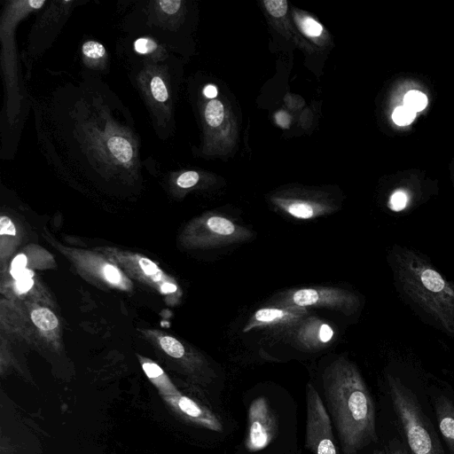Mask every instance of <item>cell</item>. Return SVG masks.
I'll use <instances>...</instances> for the list:
<instances>
[{
    "label": "cell",
    "instance_id": "6",
    "mask_svg": "<svg viewBox=\"0 0 454 454\" xmlns=\"http://www.w3.org/2000/svg\"><path fill=\"white\" fill-rule=\"evenodd\" d=\"M278 418L264 396L255 398L248 408L245 447L250 452L260 451L276 438Z\"/></svg>",
    "mask_w": 454,
    "mask_h": 454
},
{
    "label": "cell",
    "instance_id": "24",
    "mask_svg": "<svg viewBox=\"0 0 454 454\" xmlns=\"http://www.w3.org/2000/svg\"><path fill=\"white\" fill-rule=\"evenodd\" d=\"M134 48L140 54H148L157 49V43L150 38L141 37L135 41Z\"/></svg>",
    "mask_w": 454,
    "mask_h": 454
},
{
    "label": "cell",
    "instance_id": "2",
    "mask_svg": "<svg viewBox=\"0 0 454 454\" xmlns=\"http://www.w3.org/2000/svg\"><path fill=\"white\" fill-rule=\"evenodd\" d=\"M395 289L421 317L454 340V284L421 254L399 245L390 253Z\"/></svg>",
    "mask_w": 454,
    "mask_h": 454
},
{
    "label": "cell",
    "instance_id": "36",
    "mask_svg": "<svg viewBox=\"0 0 454 454\" xmlns=\"http://www.w3.org/2000/svg\"><path fill=\"white\" fill-rule=\"evenodd\" d=\"M161 289L165 293H174L176 291V286L170 283H165L162 285Z\"/></svg>",
    "mask_w": 454,
    "mask_h": 454
},
{
    "label": "cell",
    "instance_id": "23",
    "mask_svg": "<svg viewBox=\"0 0 454 454\" xmlns=\"http://www.w3.org/2000/svg\"><path fill=\"white\" fill-rule=\"evenodd\" d=\"M302 31L309 36H319L323 31L322 26L310 17H305L301 21Z\"/></svg>",
    "mask_w": 454,
    "mask_h": 454
},
{
    "label": "cell",
    "instance_id": "16",
    "mask_svg": "<svg viewBox=\"0 0 454 454\" xmlns=\"http://www.w3.org/2000/svg\"><path fill=\"white\" fill-rule=\"evenodd\" d=\"M160 344L162 349L170 356L181 358L184 356L185 350L180 341L170 336L161 337Z\"/></svg>",
    "mask_w": 454,
    "mask_h": 454
},
{
    "label": "cell",
    "instance_id": "7",
    "mask_svg": "<svg viewBox=\"0 0 454 454\" xmlns=\"http://www.w3.org/2000/svg\"><path fill=\"white\" fill-rule=\"evenodd\" d=\"M307 316L309 310L305 308L270 305L258 309L248 319L243 332L270 329L291 333Z\"/></svg>",
    "mask_w": 454,
    "mask_h": 454
},
{
    "label": "cell",
    "instance_id": "21",
    "mask_svg": "<svg viewBox=\"0 0 454 454\" xmlns=\"http://www.w3.org/2000/svg\"><path fill=\"white\" fill-rule=\"evenodd\" d=\"M151 91L153 97L159 102H165L168 98L167 87L159 76H154L151 81Z\"/></svg>",
    "mask_w": 454,
    "mask_h": 454
},
{
    "label": "cell",
    "instance_id": "37",
    "mask_svg": "<svg viewBox=\"0 0 454 454\" xmlns=\"http://www.w3.org/2000/svg\"><path fill=\"white\" fill-rule=\"evenodd\" d=\"M44 1H35V0H31V1H28V4L30 5V7L34 8V9H38L40 8L42 5L44 4Z\"/></svg>",
    "mask_w": 454,
    "mask_h": 454
},
{
    "label": "cell",
    "instance_id": "14",
    "mask_svg": "<svg viewBox=\"0 0 454 454\" xmlns=\"http://www.w3.org/2000/svg\"><path fill=\"white\" fill-rule=\"evenodd\" d=\"M31 319L38 328L44 331L52 330L59 324L56 316L45 308L35 309L31 314Z\"/></svg>",
    "mask_w": 454,
    "mask_h": 454
},
{
    "label": "cell",
    "instance_id": "30",
    "mask_svg": "<svg viewBox=\"0 0 454 454\" xmlns=\"http://www.w3.org/2000/svg\"><path fill=\"white\" fill-rule=\"evenodd\" d=\"M105 276L111 283H118L121 276L116 268L112 265H106L104 268Z\"/></svg>",
    "mask_w": 454,
    "mask_h": 454
},
{
    "label": "cell",
    "instance_id": "29",
    "mask_svg": "<svg viewBox=\"0 0 454 454\" xmlns=\"http://www.w3.org/2000/svg\"><path fill=\"white\" fill-rule=\"evenodd\" d=\"M0 234H7L12 236L16 234L15 226L7 216H1L0 218Z\"/></svg>",
    "mask_w": 454,
    "mask_h": 454
},
{
    "label": "cell",
    "instance_id": "17",
    "mask_svg": "<svg viewBox=\"0 0 454 454\" xmlns=\"http://www.w3.org/2000/svg\"><path fill=\"white\" fill-rule=\"evenodd\" d=\"M427 105V96L419 90H411L404 96V106L414 112L422 111Z\"/></svg>",
    "mask_w": 454,
    "mask_h": 454
},
{
    "label": "cell",
    "instance_id": "8",
    "mask_svg": "<svg viewBox=\"0 0 454 454\" xmlns=\"http://www.w3.org/2000/svg\"><path fill=\"white\" fill-rule=\"evenodd\" d=\"M162 397L171 409L184 420L211 431H223V426L220 418L203 404L183 395L180 392Z\"/></svg>",
    "mask_w": 454,
    "mask_h": 454
},
{
    "label": "cell",
    "instance_id": "9",
    "mask_svg": "<svg viewBox=\"0 0 454 454\" xmlns=\"http://www.w3.org/2000/svg\"><path fill=\"white\" fill-rule=\"evenodd\" d=\"M293 341L300 349L318 351L333 340V327L316 316H307L291 333Z\"/></svg>",
    "mask_w": 454,
    "mask_h": 454
},
{
    "label": "cell",
    "instance_id": "15",
    "mask_svg": "<svg viewBox=\"0 0 454 454\" xmlns=\"http://www.w3.org/2000/svg\"><path fill=\"white\" fill-rule=\"evenodd\" d=\"M224 117V108L223 104L216 99L209 101L205 109V118L207 124L211 127L219 126Z\"/></svg>",
    "mask_w": 454,
    "mask_h": 454
},
{
    "label": "cell",
    "instance_id": "5",
    "mask_svg": "<svg viewBox=\"0 0 454 454\" xmlns=\"http://www.w3.org/2000/svg\"><path fill=\"white\" fill-rule=\"evenodd\" d=\"M306 436L305 447L313 454H339L331 419L315 387H306Z\"/></svg>",
    "mask_w": 454,
    "mask_h": 454
},
{
    "label": "cell",
    "instance_id": "32",
    "mask_svg": "<svg viewBox=\"0 0 454 454\" xmlns=\"http://www.w3.org/2000/svg\"><path fill=\"white\" fill-rule=\"evenodd\" d=\"M276 122L286 129L289 127L291 116L284 111L278 112L275 115Z\"/></svg>",
    "mask_w": 454,
    "mask_h": 454
},
{
    "label": "cell",
    "instance_id": "4",
    "mask_svg": "<svg viewBox=\"0 0 454 454\" xmlns=\"http://www.w3.org/2000/svg\"><path fill=\"white\" fill-rule=\"evenodd\" d=\"M359 297L346 289L333 286H312L290 289L278 294L270 305L325 308L347 316L356 313L360 307Z\"/></svg>",
    "mask_w": 454,
    "mask_h": 454
},
{
    "label": "cell",
    "instance_id": "12",
    "mask_svg": "<svg viewBox=\"0 0 454 454\" xmlns=\"http://www.w3.org/2000/svg\"><path fill=\"white\" fill-rule=\"evenodd\" d=\"M143 369L147 377L159 388L162 396L176 395L179 391L164 376L162 369L156 364L147 362L143 364Z\"/></svg>",
    "mask_w": 454,
    "mask_h": 454
},
{
    "label": "cell",
    "instance_id": "38",
    "mask_svg": "<svg viewBox=\"0 0 454 454\" xmlns=\"http://www.w3.org/2000/svg\"><path fill=\"white\" fill-rule=\"evenodd\" d=\"M372 454H387L384 450H376Z\"/></svg>",
    "mask_w": 454,
    "mask_h": 454
},
{
    "label": "cell",
    "instance_id": "10",
    "mask_svg": "<svg viewBox=\"0 0 454 454\" xmlns=\"http://www.w3.org/2000/svg\"><path fill=\"white\" fill-rule=\"evenodd\" d=\"M436 421L450 454H454V402L444 394L432 396Z\"/></svg>",
    "mask_w": 454,
    "mask_h": 454
},
{
    "label": "cell",
    "instance_id": "20",
    "mask_svg": "<svg viewBox=\"0 0 454 454\" xmlns=\"http://www.w3.org/2000/svg\"><path fill=\"white\" fill-rule=\"evenodd\" d=\"M416 116V112L406 106H398L392 114L393 121L400 126L408 125L412 122Z\"/></svg>",
    "mask_w": 454,
    "mask_h": 454
},
{
    "label": "cell",
    "instance_id": "25",
    "mask_svg": "<svg viewBox=\"0 0 454 454\" xmlns=\"http://www.w3.org/2000/svg\"><path fill=\"white\" fill-rule=\"evenodd\" d=\"M199 174L195 171H186L180 175L176 184L181 188H190L194 186L199 181Z\"/></svg>",
    "mask_w": 454,
    "mask_h": 454
},
{
    "label": "cell",
    "instance_id": "31",
    "mask_svg": "<svg viewBox=\"0 0 454 454\" xmlns=\"http://www.w3.org/2000/svg\"><path fill=\"white\" fill-rule=\"evenodd\" d=\"M139 264L147 275H153L158 271L157 266L147 258H141L139 260Z\"/></svg>",
    "mask_w": 454,
    "mask_h": 454
},
{
    "label": "cell",
    "instance_id": "27",
    "mask_svg": "<svg viewBox=\"0 0 454 454\" xmlns=\"http://www.w3.org/2000/svg\"><path fill=\"white\" fill-rule=\"evenodd\" d=\"M27 257L23 254H18L12 262L11 273L14 278L17 274L26 269Z\"/></svg>",
    "mask_w": 454,
    "mask_h": 454
},
{
    "label": "cell",
    "instance_id": "18",
    "mask_svg": "<svg viewBox=\"0 0 454 454\" xmlns=\"http://www.w3.org/2000/svg\"><path fill=\"white\" fill-rule=\"evenodd\" d=\"M409 196L403 191L393 192L388 200L387 207L394 212H401L406 209L409 205Z\"/></svg>",
    "mask_w": 454,
    "mask_h": 454
},
{
    "label": "cell",
    "instance_id": "35",
    "mask_svg": "<svg viewBox=\"0 0 454 454\" xmlns=\"http://www.w3.org/2000/svg\"><path fill=\"white\" fill-rule=\"evenodd\" d=\"M33 275L34 274L30 270L24 269L22 271H20L19 274H17L14 277V278L16 280L20 279V278H32Z\"/></svg>",
    "mask_w": 454,
    "mask_h": 454
},
{
    "label": "cell",
    "instance_id": "19",
    "mask_svg": "<svg viewBox=\"0 0 454 454\" xmlns=\"http://www.w3.org/2000/svg\"><path fill=\"white\" fill-rule=\"evenodd\" d=\"M82 54L90 59H99L106 55L105 47L98 42L89 41L83 43Z\"/></svg>",
    "mask_w": 454,
    "mask_h": 454
},
{
    "label": "cell",
    "instance_id": "33",
    "mask_svg": "<svg viewBox=\"0 0 454 454\" xmlns=\"http://www.w3.org/2000/svg\"><path fill=\"white\" fill-rule=\"evenodd\" d=\"M33 284L32 278H20L16 281V287L20 293H26L31 289Z\"/></svg>",
    "mask_w": 454,
    "mask_h": 454
},
{
    "label": "cell",
    "instance_id": "26",
    "mask_svg": "<svg viewBox=\"0 0 454 454\" xmlns=\"http://www.w3.org/2000/svg\"><path fill=\"white\" fill-rule=\"evenodd\" d=\"M181 4H182V2L180 0L159 1L160 9L167 14L176 13L179 10Z\"/></svg>",
    "mask_w": 454,
    "mask_h": 454
},
{
    "label": "cell",
    "instance_id": "28",
    "mask_svg": "<svg viewBox=\"0 0 454 454\" xmlns=\"http://www.w3.org/2000/svg\"><path fill=\"white\" fill-rule=\"evenodd\" d=\"M386 450L387 454H410L406 447L397 439L389 441Z\"/></svg>",
    "mask_w": 454,
    "mask_h": 454
},
{
    "label": "cell",
    "instance_id": "11",
    "mask_svg": "<svg viewBox=\"0 0 454 454\" xmlns=\"http://www.w3.org/2000/svg\"><path fill=\"white\" fill-rule=\"evenodd\" d=\"M275 204L286 214L297 219H312L331 212V207L321 202L297 199H275Z\"/></svg>",
    "mask_w": 454,
    "mask_h": 454
},
{
    "label": "cell",
    "instance_id": "34",
    "mask_svg": "<svg viewBox=\"0 0 454 454\" xmlns=\"http://www.w3.org/2000/svg\"><path fill=\"white\" fill-rule=\"evenodd\" d=\"M203 93L208 98H215L217 96V89L215 85L208 84L204 88Z\"/></svg>",
    "mask_w": 454,
    "mask_h": 454
},
{
    "label": "cell",
    "instance_id": "3",
    "mask_svg": "<svg viewBox=\"0 0 454 454\" xmlns=\"http://www.w3.org/2000/svg\"><path fill=\"white\" fill-rule=\"evenodd\" d=\"M387 382L395 414L411 454H444L439 437L414 394L398 377Z\"/></svg>",
    "mask_w": 454,
    "mask_h": 454
},
{
    "label": "cell",
    "instance_id": "13",
    "mask_svg": "<svg viewBox=\"0 0 454 454\" xmlns=\"http://www.w3.org/2000/svg\"><path fill=\"white\" fill-rule=\"evenodd\" d=\"M107 148L111 155L121 163H128L133 157L132 145L123 137H111L107 141Z\"/></svg>",
    "mask_w": 454,
    "mask_h": 454
},
{
    "label": "cell",
    "instance_id": "22",
    "mask_svg": "<svg viewBox=\"0 0 454 454\" xmlns=\"http://www.w3.org/2000/svg\"><path fill=\"white\" fill-rule=\"evenodd\" d=\"M267 11L273 17H283L287 11V3L286 0H265L264 2Z\"/></svg>",
    "mask_w": 454,
    "mask_h": 454
},
{
    "label": "cell",
    "instance_id": "1",
    "mask_svg": "<svg viewBox=\"0 0 454 454\" xmlns=\"http://www.w3.org/2000/svg\"><path fill=\"white\" fill-rule=\"evenodd\" d=\"M325 399L343 454H356L378 441L375 406L356 365L344 356L325 370Z\"/></svg>",
    "mask_w": 454,
    "mask_h": 454
}]
</instances>
